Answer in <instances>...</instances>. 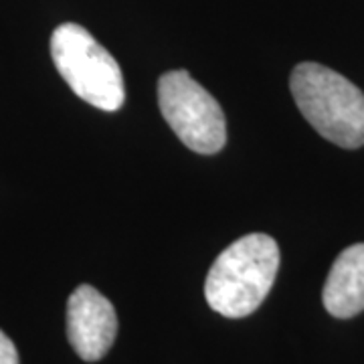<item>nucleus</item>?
Wrapping results in <instances>:
<instances>
[{"label":"nucleus","instance_id":"obj_1","mask_svg":"<svg viewBox=\"0 0 364 364\" xmlns=\"http://www.w3.org/2000/svg\"><path fill=\"white\" fill-rule=\"evenodd\" d=\"M279 269V247L265 233L237 239L215 259L205 282L208 306L225 318L253 314L272 291Z\"/></svg>","mask_w":364,"mask_h":364},{"label":"nucleus","instance_id":"obj_2","mask_svg":"<svg viewBox=\"0 0 364 364\" xmlns=\"http://www.w3.org/2000/svg\"><path fill=\"white\" fill-rule=\"evenodd\" d=\"M289 87L301 116L322 138L346 150L364 146V93L352 81L320 63H299Z\"/></svg>","mask_w":364,"mask_h":364},{"label":"nucleus","instance_id":"obj_3","mask_svg":"<svg viewBox=\"0 0 364 364\" xmlns=\"http://www.w3.org/2000/svg\"><path fill=\"white\" fill-rule=\"evenodd\" d=\"M51 57L73 93L104 112H117L126 100L124 75L112 53L87 28L65 23L51 35Z\"/></svg>","mask_w":364,"mask_h":364},{"label":"nucleus","instance_id":"obj_4","mask_svg":"<svg viewBox=\"0 0 364 364\" xmlns=\"http://www.w3.org/2000/svg\"><path fill=\"white\" fill-rule=\"evenodd\" d=\"M158 104L181 142L198 154H217L227 142V119L219 102L186 71L158 81Z\"/></svg>","mask_w":364,"mask_h":364},{"label":"nucleus","instance_id":"obj_5","mask_svg":"<svg viewBox=\"0 0 364 364\" xmlns=\"http://www.w3.org/2000/svg\"><path fill=\"white\" fill-rule=\"evenodd\" d=\"M117 316L112 301L95 287L79 286L67 301V338L79 358L95 363L112 348Z\"/></svg>","mask_w":364,"mask_h":364},{"label":"nucleus","instance_id":"obj_6","mask_svg":"<svg viewBox=\"0 0 364 364\" xmlns=\"http://www.w3.org/2000/svg\"><path fill=\"white\" fill-rule=\"evenodd\" d=\"M330 316L352 318L364 310V243L346 247L332 263L322 291Z\"/></svg>","mask_w":364,"mask_h":364},{"label":"nucleus","instance_id":"obj_7","mask_svg":"<svg viewBox=\"0 0 364 364\" xmlns=\"http://www.w3.org/2000/svg\"><path fill=\"white\" fill-rule=\"evenodd\" d=\"M0 364H18V352L14 348L13 340L0 330Z\"/></svg>","mask_w":364,"mask_h":364}]
</instances>
